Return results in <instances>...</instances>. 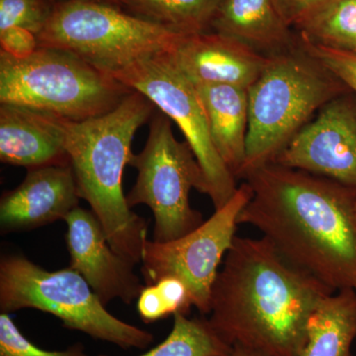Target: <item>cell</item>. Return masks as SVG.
<instances>
[{
    "mask_svg": "<svg viewBox=\"0 0 356 356\" xmlns=\"http://www.w3.org/2000/svg\"><path fill=\"white\" fill-rule=\"evenodd\" d=\"M58 1V0H57V2Z\"/></svg>",
    "mask_w": 356,
    "mask_h": 356,
    "instance_id": "obj_31",
    "label": "cell"
},
{
    "mask_svg": "<svg viewBox=\"0 0 356 356\" xmlns=\"http://www.w3.org/2000/svg\"><path fill=\"white\" fill-rule=\"evenodd\" d=\"M334 0H274L281 17L289 27H298L314 13Z\"/></svg>",
    "mask_w": 356,
    "mask_h": 356,
    "instance_id": "obj_27",
    "label": "cell"
},
{
    "mask_svg": "<svg viewBox=\"0 0 356 356\" xmlns=\"http://www.w3.org/2000/svg\"><path fill=\"white\" fill-rule=\"evenodd\" d=\"M343 86L300 46L269 56L248 88L247 149L240 178L273 163L312 115L341 95Z\"/></svg>",
    "mask_w": 356,
    "mask_h": 356,
    "instance_id": "obj_4",
    "label": "cell"
},
{
    "mask_svg": "<svg viewBox=\"0 0 356 356\" xmlns=\"http://www.w3.org/2000/svg\"><path fill=\"white\" fill-rule=\"evenodd\" d=\"M227 356H270L262 351L254 348H245L243 346H234L233 350Z\"/></svg>",
    "mask_w": 356,
    "mask_h": 356,
    "instance_id": "obj_28",
    "label": "cell"
},
{
    "mask_svg": "<svg viewBox=\"0 0 356 356\" xmlns=\"http://www.w3.org/2000/svg\"><path fill=\"white\" fill-rule=\"evenodd\" d=\"M192 307L188 289L181 280L165 277L146 285L137 300V309L143 322H158L182 313L188 315Z\"/></svg>",
    "mask_w": 356,
    "mask_h": 356,
    "instance_id": "obj_22",
    "label": "cell"
},
{
    "mask_svg": "<svg viewBox=\"0 0 356 356\" xmlns=\"http://www.w3.org/2000/svg\"><path fill=\"white\" fill-rule=\"evenodd\" d=\"M211 27L257 51H280L290 44V27L274 0H222Z\"/></svg>",
    "mask_w": 356,
    "mask_h": 356,
    "instance_id": "obj_17",
    "label": "cell"
},
{
    "mask_svg": "<svg viewBox=\"0 0 356 356\" xmlns=\"http://www.w3.org/2000/svg\"><path fill=\"white\" fill-rule=\"evenodd\" d=\"M49 1L53 2V3H57V0H49Z\"/></svg>",
    "mask_w": 356,
    "mask_h": 356,
    "instance_id": "obj_30",
    "label": "cell"
},
{
    "mask_svg": "<svg viewBox=\"0 0 356 356\" xmlns=\"http://www.w3.org/2000/svg\"><path fill=\"white\" fill-rule=\"evenodd\" d=\"M146 96L132 91L107 113L83 121L63 118L65 146L81 199L102 222L112 248L133 264L142 262L147 222L128 205L123 175L138 129L154 114Z\"/></svg>",
    "mask_w": 356,
    "mask_h": 356,
    "instance_id": "obj_3",
    "label": "cell"
},
{
    "mask_svg": "<svg viewBox=\"0 0 356 356\" xmlns=\"http://www.w3.org/2000/svg\"><path fill=\"white\" fill-rule=\"evenodd\" d=\"M195 86L215 149L229 172L240 178L247 149L248 89L229 84Z\"/></svg>",
    "mask_w": 356,
    "mask_h": 356,
    "instance_id": "obj_16",
    "label": "cell"
},
{
    "mask_svg": "<svg viewBox=\"0 0 356 356\" xmlns=\"http://www.w3.org/2000/svg\"><path fill=\"white\" fill-rule=\"evenodd\" d=\"M65 242L70 268L77 271L103 304L119 299L131 304L146 285L131 264L112 248L102 222L92 211L76 207L65 218Z\"/></svg>",
    "mask_w": 356,
    "mask_h": 356,
    "instance_id": "obj_12",
    "label": "cell"
},
{
    "mask_svg": "<svg viewBox=\"0 0 356 356\" xmlns=\"http://www.w3.org/2000/svg\"><path fill=\"white\" fill-rule=\"evenodd\" d=\"M0 161L27 170L70 165L63 118L27 107L0 104Z\"/></svg>",
    "mask_w": 356,
    "mask_h": 356,
    "instance_id": "obj_15",
    "label": "cell"
},
{
    "mask_svg": "<svg viewBox=\"0 0 356 356\" xmlns=\"http://www.w3.org/2000/svg\"><path fill=\"white\" fill-rule=\"evenodd\" d=\"M132 91L67 51L39 48L17 58L0 51V104L83 121L111 111Z\"/></svg>",
    "mask_w": 356,
    "mask_h": 356,
    "instance_id": "obj_5",
    "label": "cell"
},
{
    "mask_svg": "<svg viewBox=\"0 0 356 356\" xmlns=\"http://www.w3.org/2000/svg\"><path fill=\"white\" fill-rule=\"evenodd\" d=\"M79 199L70 165L28 170L22 184L2 195L0 228L7 234L65 221L79 207Z\"/></svg>",
    "mask_w": 356,
    "mask_h": 356,
    "instance_id": "obj_13",
    "label": "cell"
},
{
    "mask_svg": "<svg viewBox=\"0 0 356 356\" xmlns=\"http://www.w3.org/2000/svg\"><path fill=\"white\" fill-rule=\"evenodd\" d=\"M320 110L273 163L329 178L356 191V103L339 95Z\"/></svg>",
    "mask_w": 356,
    "mask_h": 356,
    "instance_id": "obj_11",
    "label": "cell"
},
{
    "mask_svg": "<svg viewBox=\"0 0 356 356\" xmlns=\"http://www.w3.org/2000/svg\"><path fill=\"white\" fill-rule=\"evenodd\" d=\"M252 195L250 184L243 182L228 202L191 233L165 243L147 240L140 262L145 285L177 278L188 289L192 306L201 315H208L213 284L235 241L241 213Z\"/></svg>",
    "mask_w": 356,
    "mask_h": 356,
    "instance_id": "obj_10",
    "label": "cell"
},
{
    "mask_svg": "<svg viewBox=\"0 0 356 356\" xmlns=\"http://www.w3.org/2000/svg\"><path fill=\"white\" fill-rule=\"evenodd\" d=\"M334 292L264 236H236L213 284L207 320L229 346L299 356L309 318Z\"/></svg>",
    "mask_w": 356,
    "mask_h": 356,
    "instance_id": "obj_2",
    "label": "cell"
},
{
    "mask_svg": "<svg viewBox=\"0 0 356 356\" xmlns=\"http://www.w3.org/2000/svg\"><path fill=\"white\" fill-rule=\"evenodd\" d=\"M222 0H121V8L182 35L206 32Z\"/></svg>",
    "mask_w": 356,
    "mask_h": 356,
    "instance_id": "obj_19",
    "label": "cell"
},
{
    "mask_svg": "<svg viewBox=\"0 0 356 356\" xmlns=\"http://www.w3.org/2000/svg\"><path fill=\"white\" fill-rule=\"evenodd\" d=\"M173 62L195 84H229L250 88L268 62L247 44L218 32L184 35L172 53Z\"/></svg>",
    "mask_w": 356,
    "mask_h": 356,
    "instance_id": "obj_14",
    "label": "cell"
},
{
    "mask_svg": "<svg viewBox=\"0 0 356 356\" xmlns=\"http://www.w3.org/2000/svg\"><path fill=\"white\" fill-rule=\"evenodd\" d=\"M238 224L259 229L288 261L334 291L356 292V191L270 163L245 177Z\"/></svg>",
    "mask_w": 356,
    "mask_h": 356,
    "instance_id": "obj_1",
    "label": "cell"
},
{
    "mask_svg": "<svg viewBox=\"0 0 356 356\" xmlns=\"http://www.w3.org/2000/svg\"><path fill=\"white\" fill-rule=\"evenodd\" d=\"M95 1L102 2V3L110 4V6L121 7V0H95Z\"/></svg>",
    "mask_w": 356,
    "mask_h": 356,
    "instance_id": "obj_29",
    "label": "cell"
},
{
    "mask_svg": "<svg viewBox=\"0 0 356 356\" xmlns=\"http://www.w3.org/2000/svg\"><path fill=\"white\" fill-rule=\"evenodd\" d=\"M111 76L146 96L177 124L202 170L206 194L215 210L228 202L238 189L236 178L215 149L196 86L178 69L170 54L140 58Z\"/></svg>",
    "mask_w": 356,
    "mask_h": 356,
    "instance_id": "obj_9",
    "label": "cell"
},
{
    "mask_svg": "<svg viewBox=\"0 0 356 356\" xmlns=\"http://www.w3.org/2000/svg\"><path fill=\"white\" fill-rule=\"evenodd\" d=\"M0 356H88L83 344L76 343L64 350H42L22 334L10 317L0 314Z\"/></svg>",
    "mask_w": 356,
    "mask_h": 356,
    "instance_id": "obj_24",
    "label": "cell"
},
{
    "mask_svg": "<svg viewBox=\"0 0 356 356\" xmlns=\"http://www.w3.org/2000/svg\"><path fill=\"white\" fill-rule=\"evenodd\" d=\"M184 35L95 0H60L39 48L67 51L112 74L140 58L172 53Z\"/></svg>",
    "mask_w": 356,
    "mask_h": 356,
    "instance_id": "obj_7",
    "label": "cell"
},
{
    "mask_svg": "<svg viewBox=\"0 0 356 356\" xmlns=\"http://www.w3.org/2000/svg\"><path fill=\"white\" fill-rule=\"evenodd\" d=\"M300 47L356 92V54L314 43L300 35Z\"/></svg>",
    "mask_w": 356,
    "mask_h": 356,
    "instance_id": "obj_25",
    "label": "cell"
},
{
    "mask_svg": "<svg viewBox=\"0 0 356 356\" xmlns=\"http://www.w3.org/2000/svg\"><path fill=\"white\" fill-rule=\"evenodd\" d=\"M297 28L314 43L356 54V0H334Z\"/></svg>",
    "mask_w": 356,
    "mask_h": 356,
    "instance_id": "obj_21",
    "label": "cell"
},
{
    "mask_svg": "<svg viewBox=\"0 0 356 356\" xmlns=\"http://www.w3.org/2000/svg\"><path fill=\"white\" fill-rule=\"evenodd\" d=\"M356 339V292L339 290L323 300L307 325L299 356H353Z\"/></svg>",
    "mask_w": 356,
    "mask_h": 356,
    "instance_id": "obj_18",
    "label": "cell"
},
{
    "mask_svg": "<svg viewBox=\"0 0 356 356\" xmlns=\"http://www.w3.org/2000/svg\"><path fill=\"white\" fill-rule=\"evenodd\" d=\"M34 309L51 314L72 331L123 348L145 350L152 332L112 315L77 271H49L20 254L0 259V312Z\"/></svg>",
    "mask_w": 356,
    "mask_h": 356,
    "instance_id": "obj_6",
    "label": "cell"
},
{
    "mask_svg": "<svg viewBox=\"0 0 356 356\" xmlns=\"http://www.w3.org/2000/svg\"><path fill=\"white\" fill-rule=\"evenodd\" d=\"M36 35L20 27H13L0 31V51L14 58L29 57L38 50Z\"/></svg>",
    "mask_w": 356,
    "mask_h": 356,
    "instance_id": "obj_26",
    "label": "cell"
},
{
    "mask_svg": "<svg viewBox=\"0 0 356 356\" xmlns=\"http://www.w3.org/2000/svg\"><path fill=\"white\" fill-rule=\"evenodd\" d=\"M130 165L138 177L126 199L131 208L144 204L153 212L152 240H177L202 224V214L189 200L193 188L206 194L202 170L189 145L173 135L170 119L163 112L154 114L146 146L134 154Z\"/></svg>",
    "mask_w": 356,
    "mask_h": 356,
    "instance_id": "obj_8",
    "label": "cell"
},
{
    "mask_svg": "<svg viewBox=\"0 0 356 356\" xmlns=\"http://www.w3.org/2000/svg\"><path fill=\"white\" fill-rule=\"evenodd\" d=\"M173 318L172 330L165 341L138 356H227L233 350L204 316L189 318L177 313Z\"/></svg>",
    "mask_w": 356,
    "mask_h": 356,
    "instance_id": "obj_20",
    "label": "cell"
},
{
    "mask_svg": "<svg viewBox=\"0 0 356 356\" xmlns=\"http://www.w3.org/2000/svg\"><path fill=\"white\" fill-rule=\"evenodd\" d=\"M55 4L49 0H0V31L20 27L38 36Z\"/></svg>",
    "mask_w": 356,
    "mask_h": 356,
    "instance_id": "obj_23",
    "label": "cell"
}]
</instances>
